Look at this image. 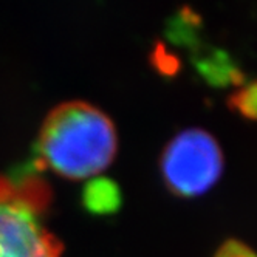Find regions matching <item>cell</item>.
<instances>
[{"label": "cell", "instance_id": "obj_4", "mask_svg": "<svg viewBox=\"0 0 257 257\" xmlns=\"http://www.w3.org/2000/svg\"><path fill=\"white\" fill-rule=\"evenodd\" d=\"M197 67L201 75L215 85H240L243 81L242 71L223 50H211L209 53L203 54L201 58H198Z\"/></svg>", "mask_w": 257, "mask_h": 257}, {"label": "cell", "instance_id": "obj_6", "mask_svg": "<svg viewBox=\"0 0 257 257\" xmlns=\"http://www.w3.org/2000/svg\"><path fill=\"white\" fill-rule=\"evenodd\" d=\"M228 104L240 115L257 119V78L237 85L228 98Z\"/></svg>", "mask_w": 257, "mask_h": 257}, {"label": "cell", "instance_id": "obj_3", "mask_svg": "<svg viewBox=\"0 0 257 257\" xmlns=\"http://www.w3.org/2000/svg\"><path fill=\"white\" fill-rule=\"evenodd\" d=\"M160 171L175 195L197 197L222 175L223 154L212 134L189 127L169 140L160 158Z\"/></svg>", "mask_w": 257, "mask_h": 257}, {"label": "cell", "instance_id": "obj_5", "mask_svg": "<svg viewBox=\"0 0 257 257\" xmlns=\"http://www.w3.org/2000/svg\"><path fill=\"white\" fill-rule=\"evenodd\" d=\"M84 206L93 214L115 212L121 203V194L116 183L108 178H95L88 181L82 194Z\"/></svg>", "mask_w": 257, "mask_h": 257}, {"label": "cell", "instance_id": "obj_7", "mask_svg": "<svg viewBox=\"0 0 257 257\" xmlns=\"http://www.w3.org/2000/svg\"><path fill=\"white\" fill-rule=\"evenodd\" d=\"M214 257H257V252L237 238H228L225 243L218 246Z\"/></svg>", "mask_w": 257, "mask_h": 257}, {"label": "cell", "instance_id": "obj_2", "mask_svg": "<svg viewBox=\"0 0 257 257\" xmlns=\"http://www.w3.org/2000/svg\"><path fill=\"white\" fill-rule=\"evenodd\" d=\"M50 200L38 175H0V257H61L62 245L44 223Z\"/></svg>", "mask_w": 257, "mask_h": 257}, {"label": "cell", "instance_id": "obj_1", "mask_svg": "<svg viewBox=\"0 0 257 257\" xmlns=\"http://www.w3.org/2000/svg\"><path fill=\"white\" fill-rule=\"evenodd\" d=\"M118 149L115 125L101 108L85 101H67L45 116L39 138V161L71 180L101 174Z\"/></svg>", "mask_w": 257, "mask_h": 257}]
</instances>
